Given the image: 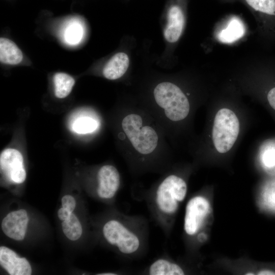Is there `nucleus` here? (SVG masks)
<instances>
[{"mask_svg":"<svg viewBox=\"0 0 275 275\" xmlns=\"http://www.w3.org/2000/svg\"><path fill=\"white\" fill-rule=\"evenodd\" d=\"M72 213V212H71L66 209L62 207L58 210V215L61 220L64 221L68 219Z\"/></svg>","mask_w":275,"mask_h":275,"instance_id":"obj_23","label":"nucleus"},{"mask_svg":"<svg viewBox=\"0 0 275 275\" xmlns=\"http://www.w3.org/2000/svg\"><path fill=\"white\" fill-rule=\"evenodd\" d=\"M149 274L151 275H182L183 269L178 264L166 259H158L149 267Z\"/></svg>","mask_w":275,"mask_h":275,"instance_id":"obj_16","label":"nucleus"},{"mask_svg":"<svg viewBox=\"0 0 275 275\" xmlns=\"http://www.w3.org/2000/svg\"><path fill=\"white\" fill-rule=\"evenodd\" d=\"M53 82L56 96L59 98H64L71 92L75 80L67 73L58 72L53 76Z\"/></svg>","mask_w":275,"mask_h":275,"instance_id":"obj_18","label":"nucleus"},{"mask_svg":"<svg viewBox=\"0 0 275 275\" xmlns=\"http://www.w3.org/2000/svg\"><path fill=\"white\" fill-rule=\"evenodd\" d=\"M84 35V27L78 19L73 18L66 23L62 31L64 42L71 46H75L81 42Z\"/></svg>","mask_w":275,"mask_h":275,"instance_id":"obj_15","label":"nucleus"},{"mask_svg":"<svg viewBox=\"0 0 275 275\" xmlns=\"http://www.w3.org/2000/svg\"><path fill=\"white\" fill-rule=\"evenodd\" d=\"M258 274L266 275V274H275V273L271 270H263L258 272Z\"/></svg>","mask_w":275,"mask_h":275,"instance_id":"obj_25","label":"nucleus"},{"mask_svg":"<svg viewBox=\"0 0 275 275\" xmlns=\"http://www.w3.org/2000/svg\"><path fill=\"white\" fill-rule=\"evenodd\" d=\"M1 171L11 182L23 183L26 178V172L21 153L13 148H7L0 155Z\"/></svg>","mask_w":275,"mask_h":275,"instance_id":"obj_7","label":"nucleus"},{"mask_svg":"<svg viewBox=\"0 0 275 275\" xmlns=\"http://www.w3.org/2000/svg\"><path fill=\"white\" fill-rule=\"evenodd\" d=\"M267 195H268L266 197L268 200L275 205V187L271 188L269 191V194L267 193Z\"/></svg>","mask_w":275,"mask_h":275,"instance_id":"obj_24","label":"nucleus"},{"mask_svg":"<svg viewBox=\"0 0 275 275\" xmlns=\"http://www.w3.org/2000/svg\"><path fill=\"white\" fill-rule=\"evenodd\" d=\"M239 132V122L235 114L228 108L216 113L212 128V140L217 151L226 153L233 147Z\"/></svg>","mask_w":275,"mask_h":275,"instance_id":"obj_4","label":"nucleus"},{"mask_svg":"<svg viewBox=\"0 0 275 275\" xmlns=\"http://www.w3.org/2000/svg\"><path fill=\"white\" fill-rule=\"evenodd\" d=\"M103 234L111 244L116 246L125 255L136 252L141 245L139 236L126 226L119 221L111 220L103 227Z\"/></svg>","mask_w":275,"mask_h":275,"instance_id":"obj_5","label":"nucleus"},{"mask_svg":"<svg viewBox=\"0 0 275 275\" xmlns=\"http://www.w3.org/2000/svg\"><path fill=\"white\" fill-rule=\"evenodd\" d=\"M266 98L269 105L275 111V86L268 90Z\"/></svg>","mask_w":275,"mask_h":275,"instance_id":"obj_22","label":"nucleus"},{"mask_svg":"<svg viewBox=\"0 0 275 275\" xmlns=\"http://www.w3.org/2000/svg\"><path fill=\"white\" fill-rule=\"evenodd\" d=\"M156 108L163 119L178 122L185 119L190 111L189 101L177 85L164 81L158 84L153 90Z\"/></svg>","mask_w":275,"mask_h":275,"instance_id":"obj_2","label":"nucleus"},{"mask_svg":"<svg viewBox=\"0 0 275 275\" xmlns=\"http://www.w3.org/2000/svg\"><path fill=\"white\" fill-rule=\"evenodd\" d=\"M206 238V235L204 233H201L199 235L198 239L200 241H203Z\"/></svg>","mask_w":275,"mask_h":275,"instance_id":"obj_26","label":"nucleus"},{"mask_svg":"<svg viewBox=\"0 0 275 275\" xmlns=\"http://www.w3.org/2000/svg\"><path fill=\"white\" fill-rule=\"evenodd\" d=\"M244 26L237 17H232L226 27L219 32L217 39L224 43H231L241 38L244 34Z\"/></svg>","mask_w":275,"mask_h":275,"instance_id":"obj_13","label":"nucleus"},{"mask_svg":"<svg viewBox=\"0 0 275 275\" xmlns=\"http://www.w3.org/2000/svg\"><path fill=\"white\" fill-rule=\"evenodd\" d=\"M186 193L187 184L183 178L174 174L166 176L155 191L154 201L158 211L165 216H172Z\"/></svg>","mask_w":275,"mask_h":275,"instance_id":"obj_3","label":"nucleus"},{"mask_svg":"<svg viewBox=\"0 0 275 275\" xmlns=\"http://www.w3.org/2000/svg\"><path fill=\"white\" fill-rule=\"evenodd\" d=\"M97 193L102 199L113 198L120 186V174L112 165L106 164L100 168L97 173Z\"/></svg>","mask_w":275,"mask_h":275,"instance_id":"obj_8","label":"nucleus"},{"mask_svg":"<svg viewBox=\"0 0 275 275\" xmlns=\"http://www.w3.org/2000/svg\"><path fill=\"white\" fill-rule=\"evenodd\" d=\"M29 222L26 211L21 209L9 213L3 219L2 229L8 237L15 240L24 239Z\"/></svg>","mask_w":275,"mask_h":275,"instance_id":"obj_9","label":"nucleus"},{"mask_svg":"<svg viewBox=\"0 0 275 275\" xmlns=\"http://www.w3.org/2000/svg\"><path fill=\"white\" fill-rule=\"evenodd\" d=\"M98 125L96 118L84 113L74 118L71 123V129L78 134H87L94 131Z\"/></svg>","mask_w":275,"mask_h":275,"instance_id":"obj_17","label":"nucleus"},{"mask_svg":"<svg viewBox=\"0 0 275 275\" xmlns=\"http://www.w3.org/2000/svg\"><path fill=\"white\" fill-rule=\"evenodd\" d=\"M23 59L21 50L11 40L6 38L0 39V61L8 65H17Z\"/></svg>","mask_w":275,"mask_h":275,"instance_id":"obj_14","label":"nucleus"},{"mask_svg":"<svg viewBox=\"0 0 275 275\" xmlns=\"http://www.w3.org/2000/svg\"><path fill=\"white\" fill-rule=\"evenodd\" d=\"M119 136L128 150L141 157H149L157 152L161 144L159 131L153 122L140 111L124 113Z\"/></svg>","mask_w":275,"mask_h":275,"instance_id":"obj_1","label":"nucleus"},{"mask_svg":"<svg viewBox=\"0 0 275 275\" xmlns=\"http://www.w3.org/2000/svg\"><path fill=\"white\" fill-rule=\"evenodd\" d=\"M98 274L99 275H115L116 274L112 273V272H105V273H100V274Z\"/></svg>","mask_w":275,"mask_h":275,"instance_id":"obj_27","label":"nucleus"},{"mask_svg":"<svg viewBox=\"0 0 275 275\" xmlns=\"http://www.w3.org/2000/svg\"><path fill=\"white\" fill-rule=\"evenodd\" d=\"M253 10L265 16L268 20L275 21V0H244Z\"/></svg>","mask_w":275,"mask_h":275,"instance_id":"obj_19","label":"nucleus"},{"mask_svg":"<svg viewBox=\"0 0 275 275\" xmlns=\"http://www.w3.org/2000/svg\"><path fill=\"white\" fill-rule=\"evenodd\" d=\"M0 265L10 275L32 274V268L28 260L19 257L14 251L6 246L0 247Z\"/></svg>","mask_w":275,"mask_h":275,"instance_id":"obj_10","label":"nucleus"},{"mask_svg":"<svg viewBox=\"0 0 275 275\" xmlns=\"http://www.w3.org/2000/svg\"><path fill=\"white\" fill-rule=\"evenodd\" d=\"M246 274H247V275H250V274L253 275V274H254V273H253L252 272H249V273H246Z\"/></svg>","mask_w":275,"mask_h":275,"instance_id":"obj_28","label":"nucleus"},{"mask_svg":"<svg viewBox=\"0 0 275 275\" xmlns=\"http://www.w3.org/2000/svg\"><path fill=\"white\" fill-rule=\"evenodd\" d=\"M167 22L164 31V38L169 42H175L181 36L184 24V14L180 5L174 3L169 6Z\"/></svg>","mask_w":275,"mask_h":275,"instance_id":"obj_11","label":"nucleus"},{"mask_svg":"<svg viewBox=\"0 0 275 275\" xmlns=\"http://www.w3.org/2000/svg\"><path fill=\"white\" fill-rule=\"evenodd\" d=\"M129 64L128 56L124 52L115 54L105 65L103 69L104 76L110 80L122 77L127 71Z\"/></svg>","mask_w":275,"mask_h":275,"instance_id":"obj_12","label":"nucleus"},{"mask_svg":"<svg viewBox=\"0 0 275 275\" xmlns=\"http://www.w3.org/2000/svg\"><path fill=\"white\" fill-rule=\"evenodd\" d=\"M209 209L210 203L203 196H195L188 201L184 221V229L188 235L193 236L198 232Z\"/></svg>","mask_w":275,"mask_h":275,"instance_id":"obj_6","label":"nucleus"},{"mask_svg":"<svg viewBox=\"0 0 275 275\" xmlns=\"http://www.w3.org/2000/svg\"><path fill=\"white\" fill-rule=\"evenodd\" d=\"M63 233L70 240L78 239L82 234V227L77 217L73 213L64 221L62 224Z\"/></svg>","mask_w":275,"mask_h":275,"instance_id":"obj_20","label":"nucleus"},{"mask_svg":"<svg viewBox=\"0 0 275 275\" xmlns=\"http://www.w3.org/2000/svg\"><path fill=\"white\" fill-rule=\"evenodd\" d=\"M62 204L63 208L72 212L75 208L76 201L72 196L67 195L62 198Z\"/></svg>","mask_w":275,"mask_h":275,"instance_id":"obj_21","label":"nucleus"}]
</instances>
